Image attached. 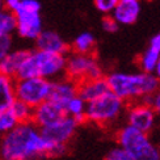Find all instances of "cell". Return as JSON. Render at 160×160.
Instances as JSON below:
<instances>
[{
  "label": "cell",
  "mask_w": 160,
  "mask_h": 160,
  "mask_svg": "<svg viewBox=\"0 0 160 160\" xmlns=\"http://www.w3.org/2000/svg\"><path fill=\"white\" fill-rule=\"evenodd\" d=\"M67 146L50 142L33 122L17 125L0 139L2 160H39L62 156Z\"/></svg>",
  "instance_id": "obj_1"
},
{
  "label": "cell",
  "mask_w": 160,
  "mask_h": 160,
  "mask_svg": "<svg viewBox=\"0 0 160 160\" xmlns=\"http://www.w3.org/2000/svg\"><path fill=\"white\" fill-rule=\"evenodd\" d=\"M109 89L126 104L148 101L160 88L154 74L146 71H112L105 76Z\"/></svg>",
  "instance_id": "obj_2"
},
{
  "label": "cell",
  "mask_w": 160,
  "mask_h": 160,
  "mask_svg": "<svg viewBox=\"0 0 160 160\" xmlns=\"http://www.w3.org/2000/svg\"><path fill=\"white\" fill-rule=\"evenodd\" d=\"M67 55L54 54L38 49L29 50L17 79L25 78H43L54 82L66 74Z\"/></svg>",
  "instance_id": "obj_3"
},
{
  "label": "cell",
  "mask_w": 160,
  "mask_h": 160,
  "mask_svg": "<svg viewBox=\"0 0 160 160\" xmlns=\"http://www.w3.org/2000/svg\"><path fill=\"white\" fill-rule=\"evenodd\" d=\"M116 141L135 160H160V144L151 139L150 134L139 131L130 125L125 123L117 130Z\"/></svg>",
  "instance_id": "obj_4"
},
{
  "label": "cell",
  "mask_w": 160,
  "mask_h": 160,
  "mask_svg": "<svg viewBox=\"0 0 160 160\" xmlns=\"http://www.w3.org/2000/svg\"><path fill=\"white\" fill-rule=\"evenodd\" d=\"M128 104L113 92H108L87 104V122L100 128H109L125 117Z\"/></svg>",
  "instance_id": "obj_5"
},
{
  "label": "cell",
  "mask_w": 160,
  "mask_h": 160,
  "mask_svg": "<svg viewBox=\"0 0 160 160\" xmlns=\"http://www.w3.org/2000/svg\"><path fill=\"white\" fill-rule=\"evenodd\" d=\"M16 16V33L20 38L26 41H36L45 30L41 17V3L39 0H22Z\"/></svg>",
  "instance_id": "obj_6"
},
{
  "label": "cell",
  "mask_w": 160,
  "mask_h": 160,
  "mask_svg": "<svg viewBox=\"0 0 160 160\" xmlns=\"http://www.w3.org/2000/svg\"><path fill=\"white\" fill-rule=\"evenodd\" d=\"M68 79L74 80L78 84L85 80L104 78L102 66L93 54H72L67 55L66 74Z\"/></svg>",
  "instance_id": "obj_7"
},
{
  "label": "cell",
  "mask_w": 160,
  "mask_h": 160,
  "mask_svg": "<svg viewBox=\"0 0 160 160\" xmlns=\"http://www.w3.org/2000/svg\"><path fill=\"white\" fill-rule=\"evenodd\" d=\"M52 82L43 78L16 79V98L33 109L51 97Z\"/></svg>",
  "instance_id": "obj_8"
},
{
  "label": "cell",
  "mask_w": 160,
  "mask_h": 160,
  "mask_svg": "<svg viewBox=\"0 0 160 160\" xmlns=\"http://www.w3.org/2000/svg\"><path fill=\"white\" fill-rule=\"evenodd\" d=\"M125 119L126 125H130L137 130L146 132V134L155 132L160 123V118L158 117L156 112L147 101L128 104Z\"/></svg>",
  "instance_id": "obj_9"
},
{
  "label": "cell",
  "mask_w": 160,
  "mask_h": 160,
  "mask_svg": "<svg viewBox=\"0 0 160 160\" xmlns=\"http://www.w3.org/2000/svg\"><path fill=\"white\" fill-rule=\"evenodd\" d=\"M66 116L67 114H66V110L63 106L50 98L48 101L42 102L41 105H38L37 108H34L32 122L42 130L57 123Z\"/></svg>",
  "instance_id": "obj_10"
},
{
  "label": "cell",
  "mask_w": 160,
  "mask_h": 160,
  "mask_svg": "<svg viewBox=\"0 0 160 160\" xmlns=\"http://www.w3.org/2000/svg\"><path fill=\"white\" fill-rule=\"evenodd\" d=\"M78 128L79 123L75 119L70 116H66L57 123L51 125L46 129H42V132L50 142L59 146H67V143L75 137Z\"/></svg>",
  "instance_id": "obj_11"
},
{
  "label": "cell",
  "mask_w": 160,
  "mask_h": 160,
  "mask_svg": "<svg viewBox=\"0 0 160 160\" xmlns=\"http://www.w3.org/2000/svg\"><path fill=\"white\" fill-rule=\"evenodd\" d=\"M143 9V0H119L112 16L119 26L134 25Z\"/></svg>",
  "instance_id": "obj_12"
},
{
  "label": "cell",
  "mask_w": 160,
  "mask_h": 160,
  "mask_svg": "<svg viewBox=\"0 0 160 160\" xmlns=\"http://www.w3.org/2000/svg\"><path fill=\"white\" fill-rule=\"evenodd\" d=\"M34 43L36 49L48 52H54V54L67 55L70 51V45L66 42L63 37H61L54 30H43L34 41Z\"/></svg>",
  "instance_id": "obj_13"
},
{
  "label": "cell",
  "mask_w": 160,
  "mask_h": 160,
  "mask_svg": "<svg viewBox=\"0 0 160 160\" xmlns=\"http://www.w3.org/2000/svg\"><path fill=\"white\" fill-rule=\"evenodd\" d=\"M76 96H79V84L74 80L64 76L52 82V92L50 98L62 105L63 108Z\"/></svg>",
  "instance_id": "obj_14"
},
{
  "label": "cell",
  "mask_w": 160,
  "mask_h": 160,
  "mask_svg": "<svg viewBox=\"0 0 160 160\" xmlns=\"http://www.w3.org/2000/svg\"><path fill=\"white\" fill-rule=\"evenodd\" d=\"M160 59V32L150 39L148 46L138 58V66L142 71L154 74L155 67Z\"/></svg>",
  "instance_id": "obj_15"
},
{
  "label": "cell",
  "mask_w": 160,
  "mask_h": 160,
  "mask_svg": "<svg viewBox=\"0 0 160 160\" xmlns=\"http://www.w3.org/2000/svg\"><path fill=\"white\" fill-rule=\"evenodd\" d=\"M28 54H29V50H26V49H13L0 62V74L13 78V79H17L18 72L21 70Z\"/></svg>",
  "instance_id": "obj_16"
},
{
  "label": "cell",
  "mask_w": 160,
  "mask_h": 160,
  "mask_svg": "<svg viewBox=\"0 0 160 160\" xmlns=\"http://www.w3.org/2000/svg\"><path fill=\"white\" fill-rule=\"evenodd\" d=\"M109 85L106 82V78H100V79H92V80H85V82L79 83V96L82 97L84 101L88 104L93 100L101 97L105 93H108Z\"/></svg>",
  "instance_id": "obj_17"
},
{
  "label": "cell",
  "mask_w": 160,
  "mask_h": 160,
  "mask_svg": "<svg viewBox=\"0 0 160 160\" xmlns=\"http://www.w3.org/2000/svg\"><path fill=\"white\" fill-rule=\"evenodd\" d=\"M16 101V79L0 74V112L9 109Z\"/></svg>",
  "instance_id": "obj_18"
},
{
  "label": "cell",
  "mask_w": 160,
  "mask_h": 160,
  "mask_svg": "<svg viewBox=\"0 0 160 160\" xmlns=\"http://www.w3.org/2000/svg\"><path fill=\"white\" fill-rule=\"evenodd\" d=\"M71 49L76 54H93L96 49V37L91 32H83L75 37Z\"/></svg>",
  "instance_id": "obj_19"
},
{
  "label": "cell",
  "mask_w": 160,
  "mask_h": 160,
  "mask_svg": "<svg viewBox=\"0 0 160 160\" xmlns=\"http://www.w3.org/2000/svg\"><path fill=\"white\" fill-rule=\"evenodd\" d=\"M64 110L66 114L72 117L79 125L87 122V102L80 96H76L71 101H68L67 105L64 106Z\"/></svg>",
  "instance_id": "obj_20"
},
{
  "label": "cell",
  "mask_w": 160,
  "mask_h": 160,
  "mask_svg": "<svg viewBox=\"0 0 160 160\" xmlns=\"http://www.w3.org/2000/svg\"><path fill=\"white\" fill-rule=\"evenodd\" d=\"M12 110V113L15 114V117L17 118V121L20 123H25V122H32L33 118V109L32 106H29L28 104H25L22 101L16 98V101L12 104V106L9 108Z\"/></svg>",
  "instance_id": "obj_21"
},
{
  "label": "cell",
  "mask_w": 160,
  "mask_h": 160,
  "mask_svg": "<svg viewBox=\"0 0 160 160\" xmlns=\"http://www.w3.org/2000/svg\"><path fill=\"white\" fill-rule=\"evenodd\" d=\"M16 32V16L4 9L0 12V36H12Z\"/></svg>",
  "instance_id": "obj_22"
},
{
  "label": "cell",
  "mask_w": 160,
  "mask_h": 160,
  "mask_svg": "<svg viewBox=\"0 0 160 160\" xmlns=\"http://www.w3.org/2000/svg\"><path fill=\"white\" fill-rule=\"evenodd\" d=\"M17 125H20V122L17 121V118L15 117L11 109L0 112V135L8 134Z\"/></svg>",
  "instance_id": "obj_23"
},
{
  "label": "cell",
  "mask_w": 160,
  "mask_h": 160,
  "mask_svg": "<svg viewBox=\"0 0 160 160\" xmlns=\"http://www.w3.org/2000/svg\"><path fill=\"white\" fill-rule=\"evenodd\" d=\"M104 160H135L128 150H125L121 146H116V147L110 148L104 158Z\"/></svg>",
  "instance_id": "obj_24"
},
{
  "label": "cell",
  "mask_w": 160,
  "mask_h": 160,
  "mask_svg": "<svg viewBox=\"0 0 160 160\" xmlns=\"http://www.w3.org/2000/svg\"><path fill=\"white\" fill-rule=\"evenodd\" d=\"M119 0H93L95 8L104 16H110Z\"/></svg>",
  "instance_id": "obj_25"
},
{
  "label": "cell",
  "mask_w": 160,
  "mask_h": 160,
  "mask_svg": "<svg viewBox=\"0 0 160 160\" xmlns=\"http://www.w3.org/2000/svg\"><path fill=\"white\" fill-rule=\"evenodd\" d=\"M13 50V37L0 36V62Z\"/></svg>",
  "instance_id": "obj_26"
},
{
  "label": "cell",
  "mask_w": 160,
  "mask_h": 160,
  "mask_svg": "<svg viewBox=\"0 0 160 160\" xmlns=\"http://www.w3.org/2000/svg\"><path fill=\"white\" fill-rule=\"evenodd\" d=\"M101 28L104 29V32L113 34V33L118 32V29H119V24L116 21L114 17H113L112 15H110V16H104L102 21H101Z\"/></svg>",
  "instance_id": "obj_27"
},
{
  "label": "cell",
  "mask_w": 160,
  "mask_h": 160,
  "mask_svg": "<svg viewBox=\"0 0 160 160\" xmlns=\"http://www.w3.org/2000/svg\"><path fill=\"white\" fill-rule=\"evenodd\" d=\"M152 108H154V110L156 112L158 117L160 118V88L154 93V96H151V98L147 101Z\"/></svg>",
  "instance_id": "obj_28"
},
{
  "label": "cell",
  "mask_w": 160,
  "mask_h": 160,
  "mask_svg": "<svg viewBox=\"0 0 160 160\" xmlns=\"http://www.w3.org/2000/svg\"><path fill=\"white\" fill-rule=\"evenodd\" d=\"M21 3H22V0H4L5 9L9 11V12H13V13L17 11V8L20 7Z\"/></svg>",
  "instance_id": "obj_29"
},
{
  "label": "cell",
  "mask_w": 160,
  "mask_h": 160,
  "mask_svg": "<svg viewBox=\"0 0 160 160\" xmlns=\"http://www.w3.org/2000/svg\"><path fill=\"white\" fill-rule=\"evenodd\" d=\"M154 75L156 76V79L159 80V83H160V59H159V62L156 64V67H155V71H154Z\"/></svg>",
  "instance_id": "obj_30"
},
{
  "label": "cell",
  "mask_w": 160,
  "mask_h": 160,
  "mask_svg": "<svg viewBox=\"0 0 160 160\" xmlns=\"http://www.w3.org/2000/svg\"><path fill=\"white\" fill-rule=\"evenodd\" d=\"M156 138H158V143L160 144V123H159V126H158V129H156Z\"/></svg>",
  "instance_id": "obj_31"
},
{
  "label": "cell",
  "mask_w": 160,
  "mask_h": 160,
  "mask_svg": "<svg viewBox=\"0 0 160 160\" xmlns=\"http://www.w3.org/2000/svg\"><path fill=\"white\" fill-rule=\"evenodd\" d=\"M5 9V5H4V0H0V12H3Z\"/></svg>",
  "instance_id": "obj_32"
}]
</instances>
